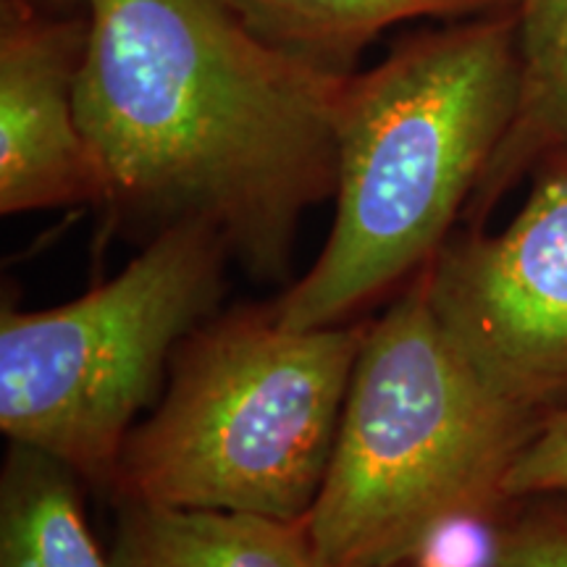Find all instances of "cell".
Here are the masks:
<instances>
[{"instance_id":"8","label":"cell","mask_w":567,"mask_h":567,"mask_svg":"<svg viewBox=\"0 0 567 567\" xmlns=\"http://www.w3.org/2000/svg\"><path fill=\"white\" fill-rule=\"evenodd\" d=\"M111 567H321L305 520L113 496Z\"/></svg>"},{"instance_id":"14","label":"cell","mask_w":567,"mask_h":567,"mask_svg":"<svg viewBox=\"0 0 567 567\" xmlns=\"http://www.w3.org/2000/svg\"><path fill=\"white\" fill-rule=\"evenodd\" d=\"M34 3L48 6V9H59V11L84 9V0H34Z\"/></svg>"},{"instance_id":"6","label":"cell","mask_w":567,"mask_h":567,"mask_svg":"<svg viewBox=\"0 0 567 567\" xmlns=\"http://www.w3.org/2000/svg\"><path fill=\"white\" fill-rule=\"evenodd\" d=\"M528 179L526 203L505 229L452 234L421 281L481 379L544 417L567 408V151Z\"/></svg>"},{"instance_id":"1","label":"cell","mask_w":567,"mask_h":567,"mask_svg":"<svg viewBox=\"0 0 567 567\" xmlns=\"http://www.w3.org/2000/svg\"><path fill=\"white\" fill-rule=\"evenodd\" d=\"M76 116L113 221L208 224L260 281L337 193L344 82L276 51L231 0H84Z\"/></svg>"},{"instance_id":"7","label":"cell","mask_w":567,"mask_h":567,"mask_svg":"<svg viewBox=\"0 0 567 567\" xmlns=\"http://www.w3.org/2000/svg\"><path fill=\"white\" fill-rule=\"evenodd\" d=\"M87 9L0 3V213L105 200L101 163L76 116Z\"/></svg>"},{"instance_id":"10","label":"cell","mask_w":567,"mask_h":567,"mask_svg":"<svg viewBox=\"0 0 567 567\" xmlns=\"http://www.w3.org/2000/svg\"><path fill=\"white\" fill-rule=\"evenodd\" d=\"M509 0H231L260 40L321 74L347 80L360 55L400 21L460 19L507 9Z\"/></svg>"},{"instance_id":"5","label":"cell","mask_w":567,"mask_h":567,"mask_svg":"<svg viewBox=\"0 0 567 567\" xmlns=\"http://www.w3.org/2000/svg\"><path fill=\"white\" fill-rule=\"evenodd\" d=\"M231 250L208 224L153 234L122 271L48 310L0 313V431L111 488L176 350L216 316Z\"/></svg>"},{"instance_id":"13","label":"cell","mask_w":567,"mask_h":567,"mask_svg":"<svg viewBox=\"0 0 567 567\" xmlns=\"http://www.w3.org/2000/svg\"><path fill=\"white\" fill-rule=\"evenodd\" d=\"M567 492V408L551 410L517 452L505 481L507 499Z\"/></svg>"},{"instance_id":"9","label":"cell","mask_w":567,"mask_h":567,"mask_svg":"<svg viewBox=\"0 0 567 567\" xmlns=\"http://www.w3.org/2000/svg\"><path fill=\"white\" fill-rule=\"evenodd\" d=\"M507 11L520 48V103L467 203L465 226H484L538 163L567 151V0H509Z\"/></svg>"},{"instance_id":"4","label":"cell","mask_w":567,"mask_h":567,"mask_svg":"<svg viewBox=\"0 0 567 567\" xmlns=\"http://www.w3.org/2000/svg\"><path fill=\"white\" fill-rule=\"evenodd\" d=\"M368 323L289 329L239 308L184 339L126 439L113 496L305 520L321 494Z\"/></svg>"},{"instance_id":"15","label":"cell","mask_w":567,"mask_h":567,"mask_svg":"<svg viewBox=\"0 0 567 567\" xmlns=\"http://www.w3.org/2000/svg\"><path fill=\"white\" fill-rule=\"evenodd\" d=\"M400 567H410V563L408 565H400Z\"/></svg>"},{"instance_id":"2","label":"cell","mask_w":567,"mask_h":567,"mask_svg":"<svg viewBox=\"0 0 567 567\" xmlns=\"http://www.w3.org/2000/svg\"><path fill=\"white\" fill-rule=\"evenodd\" d=\"M520 82L507 9L402 38L344 82L334 226L274 305L284 326L350 323L431 266L515 122Z\"/></svg>"},{"instance_id":"3","label":"cell","mask_w":567,"mask_h":567,"mask_svg":"<svg viewBox=\"0 0 567 567\" xmlns=\"http://www.w3.org/2000/svg\"><path fill=\"white\" fill-rule=\"evenodd\" d=\"M542 417L481 379L421 276L368 323L321 494L305 517L321 567H400L446 528L494 520Z\"/></svg>"},{"instance_id":"11","label":"cell","mask_w":567,"mask_h":567,"mask_svg":"<svg viewBox=\"0 0 567 567\" xmlns=\"http://www.w3.org/2000/svg\"><path fill=\"white\" fill-rule=\"evenodd\" d=\"M76 481L55 457L11 442L0 473V567H111Z\"/></svg>"},{"instance_id":"12","label":"cell","mask_w":567,"mask_h":567,"mask_svg":"<svg viewBox=\"0 0 567 567\" xmlns=\"http://www.w3.org/2000/svg\"><path fill=\"white\" fill-rule=\"evenodd\" d=\"M486 567H567V492L509 502L494 517Z\"/></svg>"}]
</instances>
